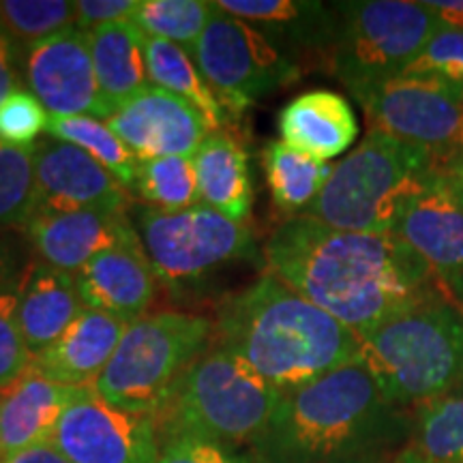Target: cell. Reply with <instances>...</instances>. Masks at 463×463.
<instances>
[{
	"instance_id": "277c9868",
	"label": "cell",
	"mask_w": 463,
	"mask_h": 463,
	"mask_svg": "<svg viewBox=\"0 0 463 463\" xmlns=\"http://www.w3.org/2000/svg\"><path fill=\"white\" fill-rule=\"evenodd\" d=\"M361 363L395 408L463 391V311L438 297L363 335Z\"/></svg>"
},
{
	"instance_id": "b9f144b4",
	"label": "cell",
	"mask_w": 463,
	"mask_h": 463,
	"mask_svg": "<svg viewBox=\"0 0 463 463\" xmlns=\"http://www.w3.org/2000/svg\"><path fill=\"white\" fill-rule=\"evenodd\" d=\"M442 167L463 187V148H459L453 157H449L447 161H444Z\"/></svg>"
},
{
	"instance_id": "ffe728a7",
	"label": "cell",
	"mask_w": 463,
	"mask_h": 463,
	"mask_svg": "<svg viewBox=\"0 0 463 463\" xmlns=\"http://www.w3.org/2000/svg\"><path fill=\"white\" fill-rule=\"evenodd\" d=\"M125 331L127 324L118 317L84 309L54 344L33 356L31 369L58 384L92 389Z\"/></svg>"
},
{
	"instance_id": "603a6c76",
	"label": "cell",
	"mask_w": 463,
	"mask_h": 463,
	"mask_svg": "<svg viewBox=\"0 0 463 463\" xmlns=\"http://www.w3.org/2000/svg\"><path fill=\"white\" fill-rule=\"evenodd\" d=\"M17 294V324L31 354L54 344L84 311L73 275L33 258Z\"/></svg>"
},
{
	"instance_id": "f1b7e54d",
	"label": "cell",
	"mask_w": 463,
	"mask_h": 463,
	"mask_svg": "<svg viewBox=\"0 0 463 463\" xmlns=\"http://www.w3.org/2000/svg\"><path fill=\"white\" fill-rule=\"evenodd\" d=\"M408 447L436 463H463V391L412 412Z\"/></svg>"
},
{
	"instance_id": "f6af8a7d",
	"label": "cell",
	"mask_w": 463,
	"mask_h": 463,
	"mask_svg": "<svg viewBox=\"0 0 463 463\" xmlns=\"http://www.w3.org/2000/svg\"><path fill=\"white\" fill-rule=\"evenodd\" d=\"M5 31H3V20H0V37H3Z\"/></svg>"
},
{
	"instance_id": "e575fe53",
	"label": "cell",
	"mask_w": 463,
	"mask_h": 463,
	"mask_svg": "<svg viewBox=\"0 0 463 463\" xmlns=\"http://www.w3.org/2000/svg\"><path fill=\"white\" fill-rule=\"evenodd\" d=\"M159 439V463H262L256 453L249 455L241 447H230L194 433H174Z\"/></svg>"
},
{
	"instance_id": "52a82bcc",
	"label": "cell",
	"mask_w": 463,
	"mask_h": 463,
	"mask_svg": "<svg viewBox=\"0 0 463 463\" xmlns=\"http://www.w3.org/2000/svg\"><path fill=\"white\" fill-rule=\"evenodd\" d=\"M213 322L183 311H157L127 326L92 391L131 414L155 416L184 372L211 344Z\"/></svg>"
},
{
	"instance_id": "d590c367",
	"label": "cell",
	"mask_w": 463,
	"mask_h": 463,
	"mask_svg": "<svg viewBox=\"0 0 463 463\" xmlns=\"http://www.w3.org/2000/svg\"><path fill=\"white\" fill-rule=\"evenodd\" d=\"M33 354L17 324V294H0V392L31 369Z\"/></svg>"
},
{
	"instance_id": "8992f818",
	"label": "cell",
	"mask_w": 463,
	"mask_h": 463,
	"mask_svg": "<svg viewBox=\"0 0 463 463\" xmlns=\"http://www.w3.org/2000/svg\"><path fill=\"white\" fill-rule=\"evenodd\" d=\"M281 392L222 345L184 372L164 408L153 416L159 438L194 433L230 447L256 444L273 419Z\"/></svg>"
},
{
	"instance_id": "6da1fadb",
	"label": "cell",
	"mask_w": 463,
	"mask_h": 463,
	"mask_svg": "<svg viewBox=\"0 0 463 463\" xmlns=\"http://www.w3.org/2000/svg\"><path fill=\"white\" fill-rule=\"evenodd\" d=\"M269 273L358 337L392 316L444 297L422 260L395 234L328 228L294 215L264 247Z\"/></svg>"
},
{
	"instance_id": "4dcf8cb0",
	"label": "cell",
	"mask_w": 463,
	"mask_h": 463,
	"mask_svg": "<svg viewBox=\"0 0 463 463\" xmlns=\"http://www.w3.org/2000/svg\"><path fill=\"white\" fill-rule=\"evenodd\" d=\"M211 15L213 3L204 0H140L131 22L148 37L181 45L194 58Z\"/></svg>"
},
{
	"instance_id": "2e32d148",
	"label": "cell",
	"mask_w": 463,
	"mask_h": 463,
	"mask_svg": "<svg viewBox=\"0 0 463 463\" xmlns=\"http://www.w3.org/2000/svg\"><path fill=\"white\" fill-rule=\"evenodd\" d=\"M37 213L101 211L125 215L127 189L82 148L58 140L34 144ZM34 213V215H37Z\"/></svg>"
},
{
	"instance_id": "ee69618b",
	"label": "cell",
	"mask_w": 463,
	"mask_h": 463,
	"mask_svg": "<svg viewBox=\"0 0 463 463\" xmlns=\"http://www.w3.org/2000/svg\"><path fill=\"white\" fill-rule=\"evenodd\" d=\"M345 463H384L382 459H358V461H345Z\"/></svg>"
},
{
	"instance_id": "cb8c5ba5",
	"label": "cell",
	"mask_w": 463,
	"mask_h": 463,
	"mask_svg": "<svg viewBox=\"0 0 463 463\" xmlns=\"http://www.w3.org/2000/svg\"><path fill=\"white\" fill-rule=\"evenodd\" d=\"M198 198L232 222L247 223L253 208V178L249 155L228 131L208 133L194 155Z\"/></svg>"
},
{
	"instance_id": "3957f363",
	"label": "cell",
	"mask_w": 463,
	"mask_h": 463,
	"mask_svg": "<svg viewBox=\"0 0 463 463\" xmlns=\"http://www.w3.org/2000/svg\"><path fill=\"white\" fill-rule=\"evenodd\" d=\"M217 344L281 395L361 361V339L275 275L258 277L222 305Z\"/></svg>"
},
{
	"instance_id": "7a4b0ae2",
	"label": "cell",
	"mask_w": 463,
	"mask_h": 463,
	"mask_svg": "<svg viewBox=\"0 0 463 463\" xmlns=\"http://www.w3.org/2000/svg\"><path fill=\"white\" fill-rule=\"evenodd\" d=\"M410 433L412 416L386 402L358 361L283 395L253 453L262 463L382 459Z\"/></svg>"
},
{
	"instance_id": "d6986e66",
	"label": "cell",
	"mask_w": 463,
	"mask_h": 463,
	"mask_svg": "<svg viewBox=\"0 0 463 463\" xmlns=\"http://www.w3.org/2000/svg\"><path fill=\"white\" fill-rule=\"evenodd\" d=\"M37 260L75 275L106 249L136 236L129 215L101 211L37 213L24 228Z\"/></svg>"
},
{
	"instance_id": "836d02e7",
	"label": "cell",
	"mask_w": 463,
	"mask_h": 463,
	"mask_svg": "<svg viewBox=\"0 0 463 463\" xmlns=\"http://www.w3.org/2000/svg\"><path fill=\"white\" fill-rule=\"evenodd\" d=\"M50 116L33 92L17 89L0 103V142L15 148L34 146L39 133L48 131Z\"/></svg>"
},
{
	"instance_id": "d4e9b609",
	"label": "cell",
	"mask_w": 463,
	"mask_h": 463,
	"mask_svg": "<svg viewBox=\"0 0 463 463\" xmlns=\"http://www.w3.org/2000/svg\"><path fill=\"white\" fill-rule=\"evenodd\" d=\"M86 39L103 101L114 114L133 95L150 86L144 50L146 34L133 22H114L86 31Z\"/></svg>"
},
{
	"instance_id": "8fae6325",
	"label": "cell",
	"mask_w": 463,
	"mask_h": 463,
	"mask_svg": "<svg viewBox=\"0 0 463 463\" xmlns=\"http://www.w3.org/2000/svg\"><path fill=\"white\" fill-rule=\"evenodd\" d=\"M363 108L369 131L430 150L444 164L463 148V86L436 73H403L347 90Z\"/></svg>"
},
{
	"instance_id": "44dd1931",
	"label": "cell",
	"mask_w": 463,
	"mask_h": 463,
	"mask_svg": "<svg viewBox=\"0 0 463 463\" xmlns=\"http://www.w3.org/2000/svg\"><path fill=\"white\" fill-rule=\"evenodd\" d=\"M80 391L28 369L15 384L0 392V463L50 442L62 412Z\"/></svg>"
},
{
	"instance_id": "1f68e13d",
	"label": "cell",
	"mask_w": 463,
	"mask_h": 463,
	"mask_svg": "<svg viewBox=\"0 0 463 463\" xmlns=\"http://www.w3.org/2000/svg\"><path fill=\"white\" fill-rule=\"evenodd\" d=\"M37 213L34 146L15 148L0 142V228L24 230Z\"/></svg>"
},
{
	"instance_id": "7402d4cb",
	"label": "cell",
	"mask_w": 463,
	"mask_h": 463,
	"mask_svg": "<svg viewBox=\"0 0 463 463\" xmlns=\"http://www.w3.org/2000/svg\"><path fill=\"white\" fill-rule=\"evenodd\" d=\"M277 129L289 148L328 161L344 155L356 142L358 120L344 95L317 89L283 106Z\"/></svg>"
},
{
	"instance_id": "30bf717a",
	"label": "cell",
	"mask_w": 463,
	"mask_h": 463,
	"mask_svg": "<svg viewBox=\"0 0 463 463\" xmlns=\"http://www.w3.org/2000/svg\"><path fill=\"white\" fill-rule=\"evenodd\" d=\"M202 78L228 116H241L260 99L303 75L297 62L245 20L213 3V15L194 50Z\"/></svg>"
},
{
	"instance_id": "60d3db41",
	"label": "cell",
	"mask_w": 463,
	"mask_h": 463,
	"mask_svg": "<svg viewBox=\"0 0 463 463\" xmlns=\"http://www.w3.org/2000/svg\"><path fill=\"white\" fill-rule=\"evenodd\" d=\"M5 463H71L52 442L39 444V447L26 449Z\"/></svg>"
},
{
	"instance_id": "f546056e",
	"label": "cell",
	"mask_w": 463,
	"mask_h": 463,
	"mask_svg": "<svg viewBox=\"0 0 463 463\" xmlns=\"http://www.w3.org/2000/svg\"><path fill=\"white\" fill-rule=\"evenodd\" d=\"M133 191L148 206L165 213L198 206V181L194 157H161L137 161Z\"/></svg>"
},
{
	"instance_id": "484cf974",
	"label": "cell",
	"mask_w": 463,
	"mask_h": 463,
	"mask_svg": "<svg viewBox=\"0 0 463 463\" xmlns=\"http://www.w3.org/2000/svg\"><path fill=\"white\" fill-rule=\"evenodd\" d=\"M144 50H146L150 82L187 99L204 116L211 133L222 131L230 116L223 109L222 101L217 99L215 92L211 90V86L206 84V80L202 78L194 58L181 45L165 42V39L148 37V34L144 39Z\"/></svg>"
},
{
	"instance_id": "74e56055",
	"label": "cell",
	"mask_w": 463,
	"mask_h": 463,
	"mask_svg": "<svg viewBox=\"0 0 463 463\" xmlns=\"http://www.w3.org/2000/svg\"><path fill=\"white\" fill-rule=\"evenodd\" d=\"M137 7L140 0H75V28L86 33L114 22H131Z\"/></svg>"
},
{
	"instance_id": "83f0119b",
	"label": "cell",
	"mask_w": 463,
	"mask_h": 463,
	"mask_svg": "<svg viewBox=\"0 0 463 463\" xmlns=\"http://www.w3.org/2000/svg\"><path fill=\"white\" fill-rule=\"evenodd\" d=\"M48 133L58 142L73 144L97 159L118 184L133 191L137 170V157L127 148L116 133L99 118L90 116H50Z\"/></svg>"
},
{
	"instance_id": "ab89813d",
	"label": "cell",
	"mask_w": 463,
	"mask_h": 463,
	"mask_svg": "<svg viewBox=\"0 0 463 463\" xmlns=\"http://www.w3.org/2000/svg\"><path fill=\"white\" fill-rule=\"evenodd\" d=\"M22 75H24L22 73V50L7 34H3L0 37V103L20 89Z\"/></svg>"
},
{
	"instance_id": "d6a6232c",
	"label": "cell",
	"mask_w": 463,
	"mask_h": 463,
	"mask_svg": "<svg viewBox=\"0 0 463 463\" xmlns=\"http://www.w3.org/2000/svg\"><path fill=\"white\" fill-rule=\"evenodd\" d=\"M0 20L5 34L22 54L31 45L75 26L73 3L67 0H3Z\"/></svg>"
},
{
	"instance_id": "8d00e7d4",
	"label": "cell",
	"mask_w": 463,
	"mask_h": 463,
	"mask_svg": "<svg viewBox=\"0 0 463 463\" xmlns=\"http://www.w3.org/2000/svg\"><path fill=\"white\" fill-rule=\"evenodd\" d=\"M405 73H436L463 86L461 28H439Z\"/></svg>"
},
{
	"instance_id": "4316f807",
	"label": "cell",
	"mask_w": 463,
	"mask_h": 463,
	"mask_svg": "<svg viewBox=\"0 0 463 463\" xmlns=\"http://www.w3.org/2000/svg\"><path fill=\"white\" fill-rule=\"evenodd\" d=\"M262 165L275 206L283 213L309 211L335 165L289 148L281 140H270L262 150Z\"/></svg>"
},
{
	"instance_id": "5bb4252c",
	"label": "cell",
	"mask_w": 463,
	"mask_h": 463,
	"mask_svg": "<svg viewBox=\"0 0 463 463\" xmlns=\"http://www.w3.org/2000/svg\"><path fill=\"white\" fill-rule=\"evenodd\" d=\"M22 73L52 116H112L97 82L89 39L80 28L71 26L24 50Z\"/></svg>"
},
{
	"instance_id": "9a60e30c",
	"label": "cell",
	"mask_w": 463,
	"mask_h": 463,
	"mask_svg": "<svg viewBox=\"0 0 463 463\" xmlns=\"http://www.w3.org/2000/svg\"><path fill=\"white\" fill-rule=\"evenodd\" d=\"M137 161L194 157L211 133L204 116L183 97L150 84L106 120Z\"/></svg>"
},
{
	"instance_id": "f35d334b",
	"label": "cell",
	"mask_w": 463,
	"mask_h": 463,
	"mask_svg": "<svg viewBox=\"0 0 463 463\" xmlns=\"http://www.w3.org/2000/svg\"><path fill=\"white\" fill-rule=\"evenodd\" d=\"M24 242L15 239L11 230L0 228V294L15 292L31 260L24 256Z\"/></svg>"
},
{
	"instance_id": "ac0fdd59",
	"label": "cell",
	"mask_w": 463,
	"mask_h": 463,
	"mask_svg": "<svg viewBox=\"0 0 463 463\" xmlns=\"http://www.w3.org/2000/svg\"><path fill=\"white\" fill-rule=\"evenodd\" d=\"M73 279L84 309L118 317L127 326L146 316L157 294V277L137 234L92 258Z\"/></svg>"
},
{
	"instance_id": "5b68a950",
	"label": "cell",
	"mask_w": 463,
	"mask_h": 463,
	"mask_svg": "<svg viewBox=\"0 0 463 463\" xmlns=\"http://www.w3.org/2000/svg\"><path fill=\"white\" fill-rule=\"evenodd\" d=\"M439 161L430 150L369 131L324 184L305 215L335 230L392 234L403 208L425 187Z\"/></svg>"
},
{
	"instance_id": "ba28073f",
	"label": "cell",
	"mask_w": 463,
	"mask_h": 463,
	"mask_svg": "<svg viewBox=\"0 0 463 463\" xmlns=\"http://www.w3.org/2000/svg\"><path fill=\"white\" fill-rule=\"evenodd\" d=\"M333 9L339 28L328 71L347 90L403 75L442 28L420 0H347Z\"/></svg>"
},
{
	"instance_id": "7bdbcfd3",
	"label": "cell",
	"mask_w": 463,
	"mask_h": 463,
	"mask_svg": "<svg viewBox=\"0 0 463 463\" xmlns=\"http://www.w3.org/2000/svg\"><path fill=\"white\" fill-rule=\"evenodd\" d=\"M392 463H436V461L425 459V457H420L414 449H410L408 444H405V447L399 450L395 461H392Z\"/></svg>"
},
{
	"instance_id": "e0dca14e",
	"label": "cell",
	"mask_w": 463,
	"mask_h": 463,
	"mask_svg": "<svg viewBox=\"0 0 463 463\" xmlns=\"http://www.w3.org/2000/svg\"><path fill=\"white\" fill-rule=\"evenodd\" d=\"M217 7L256 26L303 69L317 62L328 69L337 42V11L316 0H217Z\"/></svg>"
},
{
	"instance_id": "9c48e42d",
	"label": "cell",
	"mask_w": 463,
	"mask_h": 463,
	"mask_svg": "<svg viewBox=\"0 0 463 463\" xmlns=\"http://www.w3.org/2000/svg\"><path fill=\"white\" fill-rule=\"evenodd\" d=\"M131 215L155 277L170 288L183 289L230 264L258 260L251 228L204 204L178 213L137 206Z\"/></svg>"
},
{
	"instance_id": "7c38bea8",
	"label": "cell",
	"mask_w": 463,
	"mask_h": 463,
	"mask_svg": "<svg viewBox=\"0 0 463 463\" xmlns=\"http://www.w3.org/2000/svg\"><path fill=\"white\" fill-rule=\"evenodd\" d=\"M71 463H159L153 416L131 414L82 389L67 405L50 439Z\"/></svg>"
},
{
	"instance_id": "4fadbf2b",
	"label": "cell",
	"mask_w": 463,
	"mask_h": 463,
	"mask_svg": "<svg viewBox=\"0 0 463 463\" xmlns=\"http://www.w3.org/2000/svg\"><path fill=\"white\" fill-rule=\"evenodd\" d=\"M392 234L463 303V187L442 165L403 208Z\"/></svg>"
}]
</instances>
